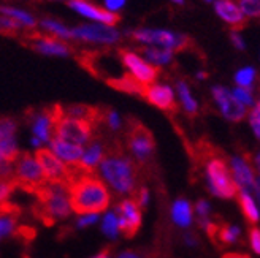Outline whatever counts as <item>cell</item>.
I'll return each mask as SVG.
<instances>
[{"mask_svg": "<svg viewBox=\"0 0 260 258\" xmlns=\"http://www.w3.org/2000/svg\"><path fill=\"white\" fill-rule=\"evenodd\" d=\"M97 170L111 189L121 195H134L140 189V166L124 152L119 141L108 144L107 156Z\"/></svg>", "mask_w": 260, "mask_h": 258, "instance_id": "obj_1", "label": "cell"}, {"mask_svg": "<svg viewBox=\"0 0 260 258\" xmlns=\"http://www.w3.org/2000/svg\"><path fill=\"white\" fill-rule=\"evenodd\" d=\"M69 203L78 215H97L108 209L111 195L97 174H83L67 186Z\"/></svg>", "mask_w": 260, "mask_h": 258, "instance_id": "obj_2", "label": "cell"}, {"mask_svg": "<svg viewBox=\"0 0 260 258\" xmlns=\"http://www.w3.org/2000/svg\"><path fill=\"white\" fill-rule=\"evenodd\" d=\"M65 192L67 189L53 184H48L35 192L34 197L37 198V203L32 206V214L37 220L51 227L70 215L72 208L69 198L65 197Z\"/></svg>", "mask_w": 260, "mask_h": 258, "instance_id": "obj_3", "label": "cell"}, {"mask_svg": "<svg viewBox=\"0 0 260 258\" xmlns=\"http://www.w3.org/2000/svg\"><path fill=\"white\" fill-rule=\"evenodd\" d=\"M213 148L210 144H206V149L202 152V157L206 159L205 162V174L208 180V189L213 195L219 198H233L238 195V186L235 182V179L232 176V171L229 168V165L225 160L219 159L213 156Z\"/></svg>", "mask_w": 260, "mask_h": 258, "instance_id": "obj_4", "label": "cell"}, {"mask_svg": "<svg viewBox=\"0 0 260 258\" xmlns=\"http://www.w3.org/2000/svg\"><path fill=\"white\" fill-rule=\"evenodd\" d=\"M125 146L138 166L146 165L155 149V141L152 133L140 121L130 118L125 128Z\"/></svg>", "mask_w": 260, "mask_h": 258, "instance_id": "obj_5", "label": "cell"}, {"mask_svg": "<svg viewBox=\"0 0 260 258\" xmlns=\"http://www.w3.org/2000/svg\"><path fill=\"white\" fill-rule=\"evenodd\" d=\"M13 180H15L16 189L27 192L30 195H35L38 189L48 186L40 165L29 152H21L16 162L13 163Z\"/></svg>", "mask_w": 260, "mask_h": 258, "instance_id": "obj_6", "label": "cell"}, {"mask_svg": "<svg viewBox=\"0 0 260 258\" xmlns=\"http://www.w3.org/2000/svg\"><path fill=\"white\" fill-rule=\"evenodd\" d=\"M130 38L143 46H157L170 51H184L190 45V38L184 33H178L167 29H151L140 27L128 32Z\"/></svg>", "mask_w": 260, "mask_h": 258, "instance_id": "obj_7", "label": "cell"}, {"mask_svg": "<svg viewBox=\"0 0 260 258\" xmlns=\"http://www.w3.org/2000/svg\"><path fill=\"white\" fill-rule=\"evenodd\" d=\"M97 133L99 130L90 122L62 114L54 124L53 136L63 139V141H69V143H73V144L86 146L95 138Z\"/></svg>", "mask_w": 260, "mask_h": 258, "instance_id": "obj_8", "label": "cell"}, {"mask_svg": "<svg viewBox=\"0 0 260 258\" xmlns=\"http://www.w3.org/2000/svg\"><path fill=\"white\" fill-rule=\"evenodd\" d=\"M35 160L40 165V168L48 180V184L53 186H60L63 189H67L70 184V173H69V166L67 163H63L56 154L46 149V148H38L35 151Z\"/></svg>", "mask_w": 260, "mask_h": 258, "instance_id": "obj_9", "label": "cell"}, {"mask_svg": "<svg viewBox=\"0 0 260 258\" xmlns=\"http://www.w3.org/2000/svg\"><path fill=\"white\" fill-rule=\"evenodd\" d=\"M72 40H80L86 43H97V45H116L121 42L122 33L116 25H107V24H83L75 25L70 29Z\"/></svg>", "mask_w": 260, "mask_h": 258, "instance_id": "obj_10", "label": "cell"}, {"mask_svg": "<svg viewBox=\"0 0 260 258\" xmlns=\"http://www.w3.org/2000/svg\"><path fill=\"white\" fill-rule=\"evenodd\" d=\"M118 56H119V60L124 65V68L127 70V73L132 76V78H135L138 83L148 86V84L155 83V80H157L159 68L151 65L145 57H141L138 53H135V51L119 49Z\"/></svg>", "mask_w": 260, "mask_h": 258, "instance_id": "obj_11", "label": "cell"}, {"mask_svg": "<svg viewBox=\"0 0 260 258\" xmlns=\"http://www.w3.org/2000/svg\"><path fill=\"white\" fill-rule=\"evenodd\" d=\"M21 38H24V43L35 49L37 53L45 56H57V57H69L73 54V48L63 40L49 35V33H40L37 30L25 32Z\"/></svg>", "mask_w": 260, "mask_h": 258, "instance_id": "obj_12", "label": "cell"}, {"mask_svg": "<svg viewBox=\"0 0 260 258\" xmlns=\"http://www.w3.org/2000/svg\"><path fill=\"white\" fill-rule=\"evenodd\" d=\"M211 95L220 114L230 122H241L248 116V108L233 97L232 90L224 86H213Z\"/></svg>", "mask_w": 260, "mask_h": 258, "instance_id": "obj_13", "label": "cell"}, {"mask_svg": "<svg viewBox=\"0 0 260 258\" xmlns=\"http://www.w3.org/2000/svg\"><path fill=\"white\" fill-rule=\"evenodd\" d=\"M118 230L125 238H134L141 228V208L134 198L122 200L116 208Z\"/></svg>", "mask_w": 260, "mask_h": 258, "instance_id": "obj_14", "label": "cell"}, {"mask_svg": "<svg viewBox=\"0 0 260 258\" xmlns=\"http://www.w3.org/2000/svg\"><path fill=\"white\" fill-rule=\"evenodd\" d=\"M152 106L159 108L167 113H175L178 109L175 90L172 86L164 83H152L145 86V92L141 95Z\"/></svg>", "mask_w": 260, "mask_h": 258, "instance_id": "obj_15", "label": "cell"}, {"mask_svg": "<svg viewBox=\"0 0 260 258\" xmlns=\"http://www.w3.org/2000/svg\"><path fill=\"white\" fill-rule=\"evenodd\" d=\"M69 7L73 8L76 13H80L81 16L94 21V22H99V24L116 25L121 21L118 13H111L107 8H102L92 2H89V0H70Z\"/></svg>", "mask_w": 260, "mask_h": 258, "instance_id": "obj_16", "label": "cell"}, {"mask_svg": "<svg viewBox=\"0 0 260 258\" xmlns=\"http://www.w3.org/2000/svg\"><path fill=\"white\" fill-rule=\"evenodd\" d=\"M213 8L216 16L227 25H230L232 30H240L241 27H244L246 21H248L243 15L237 0H216L213 4Z\"/></svg>", "mask_w": 260, "mask_h": 258, "instance_id": "obj_17", "label": "cell"}, {"mask_svg": "<svg viewBox=\"0 0 260 258\" xmlns=\"http://www.w3.org/2000/svg\"><path fill=\"white\" fill-rule=\"evenodd\" d=\"M230 171L232 176L235 179V182L240 190H252L254 182H255V176L252 171V166L249 165L248 160H244L243 157H232L230 159Z\"/></svg>", "mask_w": 260, "mask_h": 258, "instance_id": "obj_18", "label": "cell"}, {"mask_svg": "<svg viewBox=\"0 0 260 258\" xmlns=\"http://www.w3.org/2000/svg\"><path fill=\"white\" fill-rule=\"evenodd\" d=\"M49 144H51V151H53L63 163H76V162H80L81 157H83V154H84V146L69 143V141L59 139L56 136L51 138Z\"/></svg>", "mask_w": 260, "mask_h": 258, "instance_id": "obj_19", "label": "cell"}, {"mask_svg": "<svg viewBox=\"0 0 260 258\" xmlns=\"http://www.w3.org/2000/svg\"><path fill=\"white\" fill-rule=\"evenodd\" d=\"M141 57H145L154 67H167L175 60V51L164 49L157 46H141L140 53Z\"/></svg>", "mask_w": 260, "mask_h": 258, "instance_id": "obj_20", "label": "cell"}, {"mask_svg": "<svg viewBox=\"0 0 260 258\" xmlns=\"http://www.w3.org/2000/svg\"><path fill=\"white\" fill-rule=\"evenodd\" d=\"M107 84L116 90H119V92H124V94H130V95H138L141 97L143 92H145V84L138 83L135 78H132L128 73H124L121 76H111V78H107L105 80Z\"/></svg>", "mask_w": 260, "mask_h": 258, "instance_id": "obj_21", "label": "cell"}, {"mask_svg": "<svg viewBox=\"0 0 260 258\" xmlns=\"http://www.w3.org/2000/svg\"><path fill=\"white\" fill-rule=\"evenodd\" d=\"M175 89H176V94H178L181 106H183V109L189 116H192V118H193V116L199 113V101L195 100V97L192 95L190 86L184 80H178L176 84H175Z\"/></svg>", "mask_w": 260, "mask_h": 258, "instance_id": "obj_22", "label": "cell"}, {"mask_svg": "<svg viewBox=\"0 0 260 258\" xmlns=\"http://www.w3.org/2000/svg\"><path fill=\"white\" fill-rule=\"evenodd\" d=\"M0 15L8 16L11 19L18 21L22 27L27 30V29H35L37 27V19L30 15V13L24 11L18 7H8V5H2L0 7Z\"/></svg>", "mask_w": 260, "mask_h": 258, "instance_id": "obj_23", "label": "cell"}, {"mask_svg": "<svg viewBox=\"0 0 260 258\" xmlns=\"http://www.w3.org/2000/svg\"><path fill=\"white\" fill-rule=\"evenodd\" d=\"M172 217H173V222L178 227H183L187 228L192 224V206L189 201L179 198L175 201L173 208H172Z\"/></svg>", "mask_w": 260, "mask_h": 258, "instance_id": "obj_24", "label": "cell"}, {"mask_svg": "<svg viewBox=\"0 0 260 258\" xmlns=\"http://www.w3.org/2000/svg\"><path fill=\"white\" fill-rule=\"evenodd\" d=\"M238 203H240L241 212H243L246 220L252 225H255L258 222L260 215H258V209H257L255 201L252 200V197L246 190H240L238 192Z\"/></svg>", "mask_w": 260, "mask_h": 258, "instance_id": "obj_25", "label": "cell"}, {"mask_svg": "<svg viewBox=\"0 0 260 258\" xmlns=\"http://www.w3.org/2000/svg\"><path fill=\"white\" fill-rule=\"evenodd\" d=\"M40 29H43L46 33L53 35L59 40H72V32H70V27H67L65 24L59 22L57 19H53V18H45L40 21Z\"/></svg>", "mask_w": 260, "mask_h": 258, "instance_id": "obj_26", "label": "cell"}, {"mask_svg": "<svg viewBox=\"0 0 260 258\" xmlns=\"http://www.w3.org/2000/svg\"><path fill=\"white\" fill-rule=\"evenodd\" d=\"M240 238V228L235 225H217L216 235H214V241L217 239L219 244H224V246H230V244L237 242V239Z\"/></svg>", "mask_w": 260, "mask_h": 258, "instance_id": "obj_27", "label": "cell"}, {"mask_svg": "<svg viewBox=\"0 0 260 258\" xmlns=\"http://www.w3.org/2000/svg\"><path fill=\"white\" fill-rule=\"evenodd\" d=\"M257 70L251 65L243 67L235 73V84L238 87H246V89H252V86L257 81Z\"/></svg>", "mask_w": 260, "mask_h": 258, "instance_id": "obj_28", "label": "cell"}, {"mask_svg": "<svg viewBox=\"0 0 260 258\" xmlns=\"http://www.w3.org/2000/svg\"><path fill=\"white\" fill-rule=\"evenodd\" d=\"M16 121L11 118H0V144L15 143L16 135Z\"/></svg>", "mask_w": 260, "mask_h": 258, "instance_id": "obj_29", "label": "cell"}, {"mask_svg": "<svg viewBox=\"0 0 260 258\" xmlns=\"http://www.w3.org/2000/svg\"><path fill=\"white\" fill-rule=\"evenodd\" d=\"M103 125H105L111 132H118L122 127V121L119 118V114L114 109L102 108V124H100V127H103Z\"/></svg>", "mask_w": 260, "mask_h": 258, "instance_id": "obj_30", "label": "cell"}, {"mask_svg": "<svg viewBox=\"0 0 260 258\" xmlns=\"http://www.w3.org/2000/svg\"><path fill=\"white\" fill-rule=\"evenodd\" d=\"M246 19H260V0H238Z\"/></svg>", "mask_w": 260, "mask_h": 258, "instance_id": "obj_31", "label": "cell"}, {"mask_svg": "<svg viewBox=\"0 0 260 258\" xmlns=\"http://www.w3.org/2000/svg\"><path fill=\"white\" fill-rule=\"evenodd\" d=\"M232 94L235 97L241 105H244L246 108H252L255 105V100H254V94H252V89H246V87H235L232 89Z\"/></svg>", "mask_w": 260, "mask_h": 258, "instance_id": "obj_32", "label": "cell"}, {"mask_svg": "<svg viewBox=\"0 0 260 258\" xmlns=\"http://www.w3.org/2000/svg\"><path fill=\"white\" fill-rule=\"evenodd\" d=\"M15 190H16V184L13 179L0 180V204L10 201V197L13 195V192Z\"/></svg>", "mask_w": 260, "mask_h": 258, "instance_id": "obj_33", "label": "cell"}, {"mask_svg": "<svg viewBox=\"0 0 260 258\" xmlns=\"http://www.w3.org/2000/svg\"><path fill=\"white\" fill-rule=\"evenodd\" d=\"M249 124L254 135L260 139V100L255 101V105L249 111Z\"/></svg>", "mask_w": 260, "mask_h": 258, "instance_id": "obj_34", "label": "cell"}, {"mask_svg": "<svg viewBox=\"0 0 260 258\" xmlns=\"http://www.w3.org/2000/svg\"><path fill=\"white\" fill-rule=\"evenodd\" d=\"M103 231H105V235L108 236H116V233H118V218H116V214L110 212L105 215V218H103Z\"/></svg>", "mask_w": 260, "mask_h": 258, "instance_id": "obj_35", "label": "cell"}, {"mask_svg": "<svg viewBox=\"0 0 260 258\" xmlns=\"http://www.w3.org/2000/svg\"><path fill=\"white\" fill-rule=\"evenodd\" d=\"M230 42L237 51H244L246 49V42L240 30H230Z\"/></svg>", "mask_w": 260, "mask_h": 258, "instance_id": "obj_36", "label": "cell"}, {"mask_svg": "<svg viewBox=\"0 0 260 258\" xmlns=\"http://www.w3.org/2000/svg\"><path fill=\"white\" fill-rule=\"evenodd\" d=\"M249 242H251L252 250L257 255H260V230L258 228H251V231H249Z\"/></svg>", "mask_w": 260, "mask_h": 258, "instance_id": "obj_37", "label": "cell"}, {"mask_svg": "<svg viewBox=\"0 0 260 258\" xmlns=\"http://www.w3.org/2000/svg\"><path fill=\"white\" fill-rule=\"evenodd\" d=\"M125 2L127 0H103L105 8L111 13H119L125 7Z\"/></svg>", "mask_w": 260, "mask_h": 258, "instance_id": "obj_38", "label": "cell"}, {"mask_svg": "<svg viewBox=\"0 0 260 258\" xmlns=\"http://www.w3.org/2000/svg\"><path fill=\"white\" fill-rule=\"evenodd\" d=\"M195 209H197V212L202 218H206V215L210 214V204H208V201H205V200H200L197 203V206H195Z\"/></svg>", "mask_w": 260, "mask_h": 258, "instance_id": "obj_39", "label": "cell"}, {"mask_svg": "<svg viewBox=\"0 0 260 258\" xmlns=\"http://www.w3.org/2000/svg\"><path fill=\"white\" fill-rule=\"evenodd\" d=\"M116 258H143V256H141L140 252H135V250H124Z\"/></svg>", "mask_w": 260, "mask_h": 258, "instance_id": "obj_40", "label": "cell"}, {"mask_svg": "<svg viewBox=\"0 0 260 258\" xmlns=\"http://www.w3.org/2000/svg\"><path fill=\"white\" fill-rule=\"evenodd\" d=\"M222 258H251V256L246 253H240V252H229V253H224Z\"/></svg>", "mask_w": 260, "mask_h": 258, "instance_id": "obj_41", "label": "cell"}, {"mask_svg": "<svg viewBox=\"0 0 260 258\" xmlns=\"http://www.w3.org/2000/svg\"><path fill=\"white\" fill-rule=\"evenodd\" d=\"M92 258H111V250L110 249H103V250H100L95 256H92Z\"/></svg>", "mask_w": 260, "mask_h": 258, "instance_id": "obj_42", "label": "cell"}, {"mask_svg": "<svg viewBox=\"0 0 260 258\" xmlns=\"http://www.w3.org/2000/svg\"><path fill=\"white\" fill-rule=\"evenodd\" d=\"M254 193H255V197H257V201L260 204V179H255V182H254V187H252Z\"/></svg>", "mask_w": 260, "mask_h": 258, "instance_id": "obj_43", "label": "cell"}, {"mask_svg": "<svg viewBox=\"0 0 260 258\" xmlns=\"http://www.w3.org/2000/svg\"><path fill=\"white\" fill-rule=\"evenodd\" d=\"M195 78H197V80H200V81H205L206 78H208V73L206 71H197V75H195Z\"/></svg>", "mask_w": 260, "mask_h": 258, "instance_id": "obj_44", "label": "cell"}, {"mask_svg": "<svg viewBox=\"0 0 260 258\" xmlns=\"http://www.w3.org/2000/svg\"><path fill=\"white\" fill-rule=\"evenodd\" d=\"M172 4H175V5H178V7H183V5H186V0H170Z\"/></svg>", "mask_w": 260, "mask_h": 258, "instance_id": "obj_45", "label": "cell"}, {"mask_svg": "<svg viewBox=\"0 0 260 258\" xmlns=\"http://www.w3.org/2000/svg\"><path fill=\"white\" fill-rule=\"evenodd\" d=\"M255 165H257L258 173H260V152H258V156H257V159H255Z\"/></svg>", "mask_w": 260, "mask_h": 258, "instance_id": "obj_46", "label": "cell"}, {"mask_svg": "<svg viewBox=\"0 0 260 258\" xmlns=\"http://www.w3.org/2000/svg\"><path fill=\"white\" fill-rule=\"evenodd\" d=\"M203 2H205V4H214L216 0H203Z\"/></svg>", "mask_w": 260, "mask_h": 258, "instance_id": "obj_47", "label": "cell"}, {"mask_svg": "<svg viewBox=\"0 0 260 258\" xmlns=\"http://www.w3.org/2000/svg\"><path fill=\"white\" fill-rule=\"evenodd\" d=\"M54 2H65V0H54ZM67 2H70V0H67Z\"/></svg>", "mask_w": 260, "mask_h": 258, "instance_id": "obj_48", "label": "cell"}, {"mask_svg": "<svg viewBox=\"0 0 260 258\" xmlns=\"http://www.w3.org/2000/svg\"><path fill=\"white\" fill-rule=\"evenodd\" d=\"M22 258H30L29 255H22Z\"/></svg>", "mask_w": 260, "mask_h": 258, "instance_id": "obj_49", "label": "cell"}]
</instances>
